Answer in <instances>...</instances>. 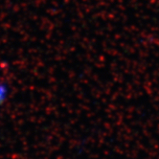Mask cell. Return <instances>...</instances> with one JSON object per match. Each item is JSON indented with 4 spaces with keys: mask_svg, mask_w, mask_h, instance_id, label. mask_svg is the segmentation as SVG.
Listing matches in <instances>:
<instances>
[{
    "mask_svg": "<svg viewBox=\"0 0 159 159\" xmlns=\"http://www.w3.org/2000/svg\"><path fill=\"white\" fill-rule=\"evenodd\" d=\"M7 93H8V90H7V87L2 84H0V105L4 102V100L7 96Z\"/></svg>",
    "mask_w": 159,
    "mask_h": 159,
    "instance_id": "cell-1",
    "label": "cell"
}]
</instances>
